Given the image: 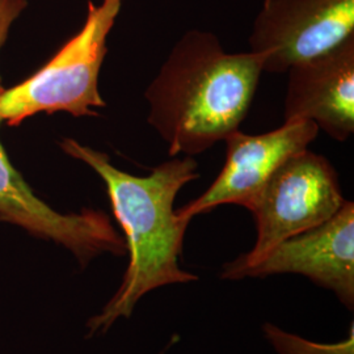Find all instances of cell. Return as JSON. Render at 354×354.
<instances>
[{
    "mask_svg": "<svg viewBox=\"0 0 354 354\" xmlns=\"http://www.w3.org/2000/svg\"><path fill=\"white\" fill-rule=\"evenodd\" d=\"M3 91H4V88H3V86H1V83H0V96H1V93H3Z\"/></svg>",
    "mask_w": 354,
    "mask_h": 354,
    "instance_id": "obj_12",
    "label": "cell"
},
{
    "mask_svg": "<svg viewBox=\"0 0 354 354\" xmlns=\"http://www.w3.org/2000/svg\"><path fill=\"white\" fill-rule=\"evenodd\" d=\"M302 274L333 291L346 308L354 306V203L346 201L327 222L279 243L238 279Z\"/></svg>",
    "mask_w": 354,
    "mask_h": 354,
    "instance_id": "obj_8",
    "label": "cell"
},
{
    "mask_svg": "<svg viewBox=\"0 0 354 354\" xmlns=\"http://www.w3.org/2000/svg\"><path fill=\"white\" fill-rule=\"evenodd\" d=\"M0 221L23 228L37 239L64 247L82 268L104 253H127L125 239L104 212L83 209L79 213H61L41 200L13 167L1 142Z\"/></svg>",
    "mask_w": 354,
    "mask_h": 354,
    "instance_id": "obj_6",
    "label": "cell"
},
{
    "mask_svg": "<svg viewBox=\"0 0 354 354\" xmlns=\"http://www.w3.org/2000/svg\"><path fill=\"white\" fill-rule=\"evenodd\" d=\"M26 6V0H0V49L8 37L13 23L24 12Z\"/></svg>",
    "mask_w": 354,
    "mask_h": 354,
    "instance_id": "obj_11",
    "label": "cell"
},
{
    "mask_svg": "<svg viewBox=\"0 0 354 354\" xmlns=\"http://www.w3.org/2000/svg\"><path fill=\"white\" fill-rule=\"evenodd\" d=\"M64 153L91 167L104 181L114 216L125 234L129 264L122 282L102 311L89 317L87 336H100L120 319L130 317L150 291L175 283H189L198 276L180 266L189 219L175 210L177 193L198 178L193 156H175L136 176L111 163L106 153L64 138Z\"/></svg>",
    "mask_w": 354,
    "mask_h": 354,
    "instance_id": "obj_1",
    "label": "cell"
},
{
    "mask_svg": "<svg viewBox=\"0 0 354 354\" xmlns=\"http://www.w3.org/2000/svg\"><path fill=\"white\" fill-rule=\"evenodd\" d=\"M345 203L337 172L326 156L308 150L291 156L248 207L257 230L252 250L225 264L221 279L236 281L279 243L327 222Z\"/></svg>",
    "mask_w": 354,
    "mask_h": 354,
    "instance_id": "obj_4",
    "label": "cell"
},
{
    "mask_svg": "<svg viewBox=\"0 0 354 354\" xmlns=\"http://www.w3.org/2000/svg\"><path fill=\"white\" fill-rule=\"evenodd\" d=\"M285 121H313L335 140L354 133V36L286 71Z\"/></svg>",
    "mask_w": 354,
    "mask_h": 354,
    "instance_id": "obj_9",
    "label": "cell"
},
{
    "mask_svg": "<svg viewBox=\"0 0 354 354\" xmlns=\"http://www.w3.org/2000/svg\"><path fill=\"white\" fill-rule=\"evenodd\" d=\"M263 330L266 340L279 354H354V326L344 342L336 344H317L301 336L285 332L272 323H266Z\"/></svg>",
    "mask_w": 354,
    "mask_h": 354,
    "instance_id": "obj_10",
    "label": "cell"
},
{
    "mask_svg": "<svg viewBox=\"0 0 354 354\" xmlns=\"http://www.w3.org/2000/svg\"><path fill=\"white\" fill-rule=\"evenodd\" d=\"M319 134L313 121H285L264 134L248 136L241 130L226 142V162L212 185L177 213L192 221L221 205L250 207L266 181L291 156L307 150Z\"/></svg>",
    "mask_w": 354,
    "mask_h": 354,
    "instance_id": "obj_7",
    "label": "cell"
},
{
    "mask_svg": "<svg viewBox=\"0 0 354 354\" xmlns=\"http://www.w3.org/2000/svg\"><path fill=\"white\" fill-rule=\"evenodd\" d=\"M354 36V0H264L250 48L266 73L322 55Z\"/></svg>",
    "mask_w": 354,
    "mask_h": 354,
    "instance_id": "obj_5",
    "label": "cell"
},
{
    "mask_svg": "<svg viewBox=\"0 0 354 354\" xmlns=\"http://www.w3.org/2000/svg\"><path fill=\"white\" fill-rule=\"evenodd\" d=\"M263 73L252 51L227 53L213 33L189 30L145 92L147 122L171 158L207 151L239 130Z\"/></svg>",
    "mask_w": 354,
    "mask_h": 354,
    "instance_id": "obj_2",
    "label": "cell"
},
{
    "mask_svg": "<svg viewBox=\"0 0 354 354\" xmlns=\"http://www.w3.org/2000/svg\"><path fill=\"white\" fill-rule=\"evenodd\" d=\"M122 1H89L86 21L75 36L35 75L3 91L0 121L15 127L38 113L96 115L92 109L106 105L99 91V75Z\"/></svg>",
    "mask_w": 354,
    "mask_h": 354,
    "instance_id": "obj_3",
    "label": "cell"
}]
</instances>
